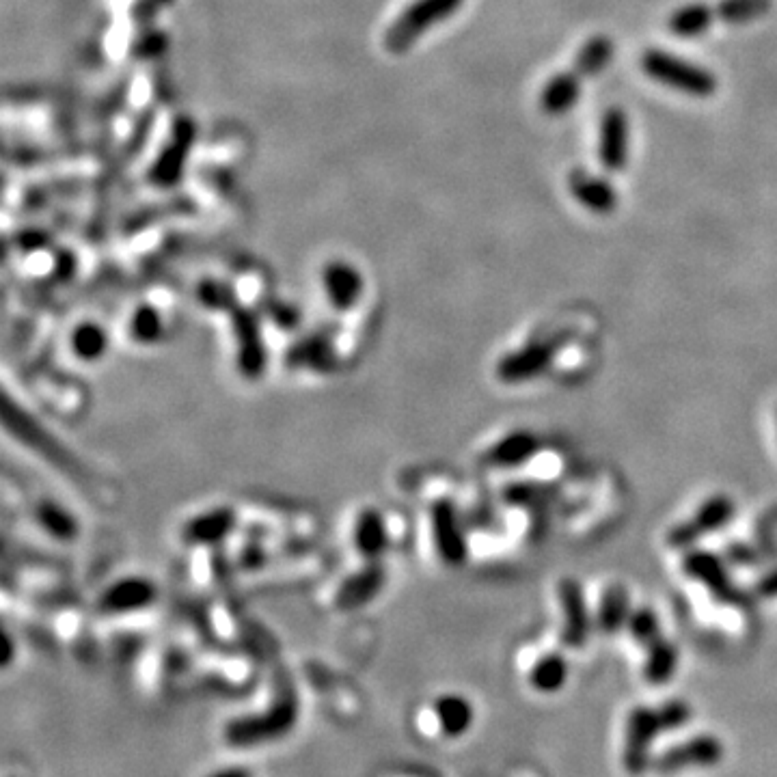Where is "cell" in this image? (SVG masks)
Wrapping results in <instances>:
<instances>
[{
  "instance_id": "cell-21",
  "label": "cell",
  "mask_w": 777,
  "mask_h": 777,
  "mask_svg": "<svg viewBox=\"0 0 777 777\" xmlns=\"http://www.w3.org/2000/svg\"><path fill=\"white\" fill-rule=\"evenodd\" d=\"M111 346L106 329L95 322H80L70 335V350L76 359L85 363L100 361Z\"/></svg>"
},
{
  "instance_id": "cell-40",
  "label": "cell",
  "mask_w": 777,
  "mask_h": 777,
  "mask_svg": "<svg viewBox=\"0 0 777 777\" xmlns=\"http://www.w3.org/2000/svg\"><path fill=\"white\" fill-rule=\"evenodd\" d=\"M758 592L762 596H769V598L777 596V570L769 572V575H765V579L758 583Z\"/></svg>"
},
{
  "instance_id": "cell-38",
  "label": "cell",
  "mask_w": 777,
  "mask_h": 777,
  "mask_svg": "<svg viewBox=\"0 0 777 777\" xmlns=\"http://www.w3.org/2000/svg\"><path fill=\"white\" fill-rule=\"evenodd\" d=\"M728 560L734 562V564H743V566H752L756 564L758 560H762V551H756L752 547H747V544H732V547L728 549Z\"/></svg>"
},
{
  "instance_id": "cell-16",
  "label": "cell",
  "mask_w": 777,
  "mask_h": 777,
  "mask_svg": "<svg viewBox=\"0 0 777 777\" xmlns=\"http://www.w3.org/2000/svg\"><path fill=\"white\" fill-rule=\"evenodd\" d=\"M383 583H385V568L378 566V562H370L365 570L357 572V575H352L350 579L344 581V585L339 588L335 596V603L342 609L363 607L380 592Z\"/></svg>"
},
{
  "instance_id": "cell-23",
  "label": "cell",
  "mask_w": 777,
  "mask_h": 777,
  "mask_svg": "<svg viewBox=\"0 0 777 777\" xmlns=\"http://www.w3.org/2000/svg\"><path fill=\"white\" fill-rule=\"evenodd\" d=\"M631 618V601L624 585H609L598 607V629L605 633H618Z\"/></svg>"
},
{
  "instance_id": "cell-36",
  "label": "cell",
  "mask_w": 777,
  "mask_h": 777,
  "mask_svg": "<svg viewBox=\"0 0 777 777\" xmlns=\"http://www.w3.org/2000/svg\"><path fill=\"white\" fill-rule=\"evenodd\" d=\"M775 534H777V508H771L769 512L762 514V518L756 525V536L760 540L762 551H771L775 547Z\"/></svg>"
},
{
  "instance_id": "cell-25",
  "label": "cell",
  "mask_w": 777,
  "mask_h": 777,
  "mask_svg": "<svg viewBox=\"0 0 777 777\" xmlns=\"http://www.w3.org/2000/svg\"><path fill=\"white\" fill-rule=\"evenodd\" d=\"M678 667V648L667 642V639H659L648 648V659L644 665V676L650 685H665L667 680H672Z\"/></svg>"
},
{
  "instance_id": "cell-9",
  "label": "cell",
  "mask_w": 777,
  "mask_h": 777,
  "mask_svg": "<svg viewBox=\"0 0 777 777\" xmlns=\"http://www.w3.org/2000/svg\"><path fill=\"white\" fill-rule=\"evenodd\" d=\"M631 126L620 108H609L598 128V160L607 171H622L629 162Z\"/></svg>"
},
{
  "instance_id": "cell-37",
  "label": "cell",
  "mask_w": 777,
  "mask_h": 777,
  "mask_svg": "<svg viewBox=\"0 0 777 777\" xmlns=\"http://www.w3.org/2000/svg\"><path fill=\"white\" fill-rule=\"evenodd\" d=\"M158 11H160V5L156 0H134V5L130 7V16L139 29H145V26H152Z\"/></svg>"
},
{
  "instance_id": "cell-19",
  "label": "cell",
  "mask_w": 777,
  "mask_h": 777,
  "mask_svg": "<svg viewBox=\"0 0 777 777\" xmlns=\"http://www.w3.org/2000/svg\"><path fill=\"white\" fill-rule=\"evenodd\" d=\"M581 83L577 72H562L547 80L540 93V106L547 115H566L577 106Z\"/></svg>"
},
{
  "instance_id": "cell-20",
  "label": "cell",
  "mask_w": 777,
  "mask_h": 777,
  "mask_svg": "<svg viewBox=\"0 0 777 777\" xmlns=\"http://www.w3.org/2000/svg\"><path fill=\"white\" fill-rule=\"evenodd\" d=\"M234 525H236L234 510L218 508L201 516H195L193 521L186 525L184 536L188 542H195V544H214L218 540L227 538Z\"/></svg>"
},
{
  "instance_id": "cell-26",
  "label": "cell",
  "mask_w": 777,
  "mask_h": 777,
  "mask_svg": "<svg viewBox=\"0 0 777 777\" xmlns=\"http://www.w3.org/2000/svg\"><path fill=\"white\" fill-rule=\"evenodd\" d=\"M613 59V42L605 35H596L585 42L575 57V72L579 76H598Z\"/></svg>"
},
{
  "instance_id": "cell-42",
  "label": "cell",
  "mask_w": 777,
  "mask_h": 777,
  "mask_svg": "<svg viewBox=\"0 0 777 777\" xmlns=\"http://www.w3.org/2000/svg\"><path fill=\"white\" fill-rule=\"evenodd\" d=\"M156 3H158L160 7H167V5H173L175 0H156Z\"/></svg>"
},
{
  "instance_id": "cell-8",
  "label": "cell",
  "mask_w": 777,
  "mask_h": 777,
  "mask_svg": "<svg viewBox=\"0 0 777 777\" xmlns=\"http://www.w3.org/2000/svg\"><path fill=\"white\" fill-rule=\"evenodd\" d=\"M434 547L445 564L458 566L467 560V540L462 536L460 518L452 501L434 503L430 510Z\"/></svg>"
},
{
  "instance_id": "cell-31",
  "label": "cell",
  "mask_w": 777,
  "mask_h": 777,
  "mask_svg": "<svg viewBox=\"0 0 777 777\" xmlns=\"http://www.w3.org/2000/svg\"><path fill=\"white\" fill-rule=\"evenodd\" d=\"M167 48H169V37L160 29H154V26H145V29H141L134 35L130 44V54L139 61H149L160 57L162 52H167Z\"/></svg>"
},
{
  "instance_id": "cell-2",
  "label": "cell",
  "mask_w": 777,
  "mask_h": 777,
  "mask_svg": "<svg viewBox=\"0 0 777 777\" xmlns=\"http://www.w3.org/2000/svg\"><path fill=\"white\" fill-rule=\"evenodd\" d=\"M642 67L652 80H657L667 89L693 95V98H711L717 93V78L711 70L674 57L665 50H646Z\"/></svg>"
},
{
  "instance_id": "cell-18",
  "label": "cell",
  "mask_w": 777,
  "mask_h": 777,
  "mask_svg": "<svg viewBox=\"0 0 777 777\" xmlns=\"http://www.w3.org/2000/svg\"><path fill=\"white\" fill-rule=\"evenodd\" d=\"M538 447L540 443L534 434L527 430H518L490 447V452L484 460L497 469H514L523 465V462H527L534 454H538Z\"/></svg>"
},
{
  "instance_id": "cell-32",
  "label": "cell",
  "mask_w": 777,
  "mask_h": 777,
  "mask_svg": "<svg viewBox=\"0 0 777 777\" xmlns=\"http://www.w3.org/2000/svg\"><path fill=\"white\" fill-rule=\"evenodd\" d=\"M629 631L633 635V639L637 644H642L646 648H650L654 642H659L661 639V626H659V618L654 616L652 609H637L631 613L629 618Z\"/></svg>"
},
{
  "instance_id": "cell-29",
  "label": "cell",
  "mask_w": 777,
  "mask_h": 777,
  "mask_svg": "<svg viewBox=\"0 0 777 777\" xmlns=\"http://www.w3.org/2000/svg\"><path fill=\"white\" fill-rule=\"evenodd\" d=\"M165 335V320L154 305L136 307L130 318V337L136 344H156Z\"/></svg>"
},
{
  "instance_id": "cell-28",
  "label": "cell",
  "mask_w": 777,
  "mask_h": 777,
  "mask_svg": "<svg viewBox=\"0 0 777 777\" xmlns=\"http://www.w3.org/2000/svg\"><path fill=\"white\" fill-rule=\"evenodd\" d=\"M436 717L441 721V728L449 736H458L467 732L473 721V708L469 700L460 695H445L436 702Z\"/></svg>"
},
{
  "instance_id": "cell-12",
  "label": "cell",
  "mask_w": 777,
  "mask_h": 777,
  "mask_svg": "<svg viewBox=\"0 0 777 777\" xmlns=\"http://www.w3.org/2000/svg\"><path fill=\"white\" fill-rule=\"evenodd\" d=\"M685 570L689 577L702 581L706 585V590L715 598H719V601H726V603L745 601V598L736 592L728 570L724 568V564H721L717 555L706 551H691L685 557Z\"/></svg>"
},
{
  "instance_id": "cell-5",
  "label": "cell",
  "mask_w": 777,
  "mask_h": 777,
  "mask_svg": "<svg viewBox=\"0 0 777 777\" xmlns=\"http://www.w3.org/2000/svg\"><path fill=\"white\" fill-rule=\"evenodd\" d=\"M661 734L657 711L637 706L626 719V741L622 752V765L626 773L642 775L652 767V743Z\"/></svg>"
},
{
  "instance_id": "cell-41",
  "label": "cell",
  "mask_w": 777,
  "mask_h": 777,
  "mask_svg": "<svg viewBox=\"0 0 777 777\" xmlns=\"http://www.w3.org/2000/svg\"><path fill=\"white\" fill-rule=\"evenodd\" d=\"M214 777H251V773H249V771H244V769H229V771L216 773Z\"/></svg>"
},
{
  "instance_id": "cell-14",
  "label": "cell",
  "mask_w": 777,
  "mask_h": 777,
  "mask_svg": "<svg viewBox=\"0 0 777 777\" xmlns=\"http://www.w3.org/2000/svg\"><path fill=\"white\" fill-rule=\"evenodd\" d=\"M560 601L564 609V631L562 642L568 648H581L590 637V611L583 601L581 585L572 579H566L560 583Z\"/></svg>"
},
{
  "instance_id": "cell-1",
  "label": "cell",
  "mask_w": 777,
  "mask_h": 777,
  "mask_svg": "<svg viewBox=\"0 0 777 777\" xmlns=\"http://www.w3.org/2000/svg\"><path fill=\"white\" fill-rule=\"evenodd\" d=\"M465 5V0H413L385 31V48L391 54H404L432 26L449 20Z\"/></svg>"
},
{
  "instance_id": "cell-11",
  "label": "cell",
  "mask_w": 777,
  "mask_h": 777,
  "mask_svg": "<svg viewBox=\"0 0 777 777\" xmlns=\"http://www.w3.org/2000/svg\"><path fill=\"white\" fill-rule=\"evenodd\" d=\"M322 290L333 309L350 311L363 294V277L350 262L335 259L322 268Z\"/></svg>"
},
{
  "instance_id": "cell-27",
  "label": "cell",
  "mask_w": 777,
  "mask_h": 777,
  "mask_svg": "<svg viewBox=\"0 0 777 777\" xmlns=\"http://www.w3.org/2000/svg\"><path fill=\"white\" fill-rule=\"evenodd\" d=\"M568 678V665L562 654H544V657L531 667L529 683L540 693L560 691Z\"/></svg>"
},
{
  "instance_id": "cell-4",
  "label": "cell",
  "mask_w": 777,
  "mask_h": 777,
  "mask_svg": "<svg viewBox=\"0 0 777 777\" xmlns=\"http://www.w3.org/2000/svg\"><path fill=\"white\" fill-rule=\"evenodd\" d=\"M724 743L713 734H698L691 739L667 747L652 760V769L661 775H672L689 769H711L724 760Z\"/></svg>"
},
{
  "instance_id": "cell-35",
  "label": "cell",
  "mask_w": 777,
  "mask_h": 777,
  "mask_svg": "<svg viewBox=\"0 0 777 777\" xmlns=\"http://www.w3.org/2000/svg\"><path fill=\"white\" fill-rule=\"evenodd\" d=\"M657 715H659L661 732H674V730H680L689 724L691 717H693V711H691V706L683 700H670L657 708Z\"/></svg>"
},
{
  "instance_id": "cell-33",
  "label": "cell",
  "mask_w": 777,
  "mask_h": 777,
  "mask_svg": "<svg viewBox=\"0 0 777 777\" xmlns=\"http://www.w3.org/2000/svg\"><path fill=\"white\" fill-rule=\"evenodd\" d=\"M197 296H199V301L206 305L208 309L231 311V309L236 307L234 290H231L229 283H223V281H214V279L201 281L199 290H197Z\"/></svg>"
},
{
  "instance_id": "cell-17",
  "label": "cell",
  "mask_w": 777,
  "mask_h": 777,
  "mask_svg": "<svg viewBox=\"0 0 777 777\" xmlns=\"http://www.w3.org/2000/svg\"><path fill=\"white\" fill-rule=\"evenodd\" d=\"M354 547L367 562H378L389 547L387 523L380 512L363 510L354 523Z\"/></svg>"
},
{
  "instance_id": "cell-13",
  "label": "cell",
  "mask_w": 777,
  "mask_h": 777,
  "mask_svg": "<svg viewBox=\"0 0 777 777\" xmlns=\"http://www.w3.org/2000/svg\"><path fill=\"white\" fill-rule=\"evenodd\" d=\"M156 601V585L145 577H126L108 585L100 596V609L106 613H132Z\"/></svg>"
},
{
  "instance_id": "cell-24",
  "label": "cell",
  "mask_w": 777,
  "mask_h": 777,
  "mask_svg": "<svg viewBox=\"0 0 777 777\" xmlns=\"http://www.w3.org/2000/svg\"><path fill=\"white\" fill-rule=\"evenodd\" d=\"M715 9L706 7L702 3H691V5H685L680 7L678 11L672 13L670 18V31L676 35V37H683V39H695L704 35L708 29L713 26V20H715Z\"/></svg>"
},
{
  "instance_id": "cell-34",
  "label": "cell",
  "mask_w": 777,
  "mask_h": 777,
  "mask_svg": "<svg viewBox=\"0 0 777 777\" xmlns=\"http://www.w3.org/2000/svg\"><path fill=\"white\" fill-rule=\"evenodd\" d=\"M39 523H42L54 538L72 540L76 536L74 518L59 506H54V503H44V506L39 508Z\"/></svg>"
},
{
  "instance_id": "cell-22",
  "label": "cell",
  "mask_w": 777,
  "mask_h": 777,
  "mask_svg": "<svg viewBox=\"0 0 777 777\" xmlns=\"http://www.w3.org/2000/svg\"><path fill=\"white\" fill-rule=\"evenodd\" d=\"M288 361L294 367H307V370L313 372H329L335 365V348L331 339L313 335L290 350Z\"/></svg>"
},
{
  "instance_id": "cell-7",
  "label": "cell",
  "mask_w": 777,
  "mask_h": 777,
  "mask_svg": "<svg viewBox=\"0 0 777 777\" xmlns=\"http://www.w3.org/2000/svg\"><path fill=\"white\" fill-rule=\"evenodd\" d=\"M566 335L549 337L542 342H531L523 350H516L503 357L497 365V376L503 383H525V380L542 374L549 367V361L564 344Z\"/></svg>"
},
{
  "instance_id": "cell-3",
  "label": "cell",
  "mask_w": 777,
  "mask_h": 777,
  "mask_svg": "<svg viewBox=\"0 0 777 777\" xmlns=\"http://www.w3.org/2000/svg\"><path fill=\"white\" fill-rule=\"evenodd\" d=\"M197 139V126L190 117H175L171 124V134L165 147L160 149L158 158L154 160L152 169L147 173V180L156 188H173L175 184H180L188 154L193 149Z\"/></svg>"
},
{
  "instance_id": "cell-6",
  "label": "cell",
  "mask_w": 777,
  "mask_h": 777,
  "mask_svg": "<svg viewBox=\"0 0 777 777\" xmlns=\"http://www.w3.org/2000/svg\"><path fill=\"white\" fill-rule=\"evenodd\" d=\"M231 324L238 342V367L247 378L262 376L268 365V354L264 346L262 329L255 313L247 307L231 309Z\"/></svg>"
},
{
  "instance_id": "cell-39",
  "label": "cell",
  "mask_w": 777,
  "mask_h": 777,
  "mask_svg": "<svg viewBox=\"0 0 777 777\" xmlns=\"http://www.w3.org/2000/svg\"><path fill=\"white\" fill-rule=\"evenodd\" d=\"M46 242H48V236L42 229H26L18 236V244L22 251H39L46 247Z\"/></svg>"
},
{
  "instance_id": "cell-30",
  "label": "cell",
  "mask_w": 777,
  "mask_h": 777,
  "mask_svg": "<svg viewBox=\"0 0 777 777\" xmlns=\"http://www.w3.org/2000/svg\"><path fill=\"white\" fill-rule=\"evenodd\" d=\"M771 9V0H721L715 7L719 20L728 24H749Z\"/></svg>"
},
{
  "instance_id": "cell-15",
  "label": "cell",
  "mask_w": 777,
  "mask_h": 777,
  "mask_svg": "<svg viewBox=\"0 0 777 777\" xmlns=\"http://www.w3.org/2000/svg\"><path fill=\"white\" fill-rule=\"evenodd\" d=\"M570 195L575 197L585 210L594 214H611L618 208V193L605 177L592 175L585 169H575L568 175Z\"/></svg>"
},
{
  "instance_id": "cell-10",
  "label": "cell",
  "mask_w": 777,
  "mask_h": 777,
  "mask_svg": "<svg viewBox=\"0 0 777 777\" xmlns=\"http://www.w3.org/2000/svg\"><path fill=\"white\" fill-rule=\"evenodd\" d=\"M732 514L734 503L730 497H711L706 503H702V508L695 512L691 521L670 531V544L672 547H689V544L698 540L702 534H711V531L728 525Z\"/></svg>"
}]
</instances>
